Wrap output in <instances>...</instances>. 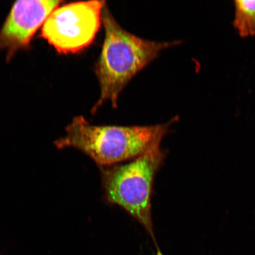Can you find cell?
<instances>
[{
  "instance_id": "1",
  "label": "cell",
  "mask_w": 255,
  "mask_h": 255,
  "mask_svg": "<svg viewBox=\"0 0 255 255\" xmlns=\"http://www.w3.org/2000/svg\"><path fill=\"white\" fill-rule=\"evenodd\" d=\"M102 23L105 38L95 66L100 97L92 108V113L108 101L116 108L121 92L128 83L157 58L162 50L180 43L156 42L129 33L117 23L106 5L102 14Z\"/></svg>"
},
{
  "instance_id": "2",
  "label": "cell",
  "mask_w": 255,
  "mask_h": 255,
  "mask_svg": "<svg viewBox=\"0 0 255 255\" xmlns=\"http://www.w3.org/2000/svg\"><path fill=\"white\" fill-rule=\"evenodd\" d=\"M147 126H97L84 117L75 118L66 134L54 143L57 148H74L89 156L100 167L133 159L156 145L161 144L172 124Z\"/></svg>"
},
{
  "instance_id": "3",
  "label": "cell",
  "mask_w": 255,
  "mask_h": 255,
  "mask_svg": "<svg viewBox=\"0 0 255 255\" xmlns=\"http://www.w3.org/2000/svg\"><path fill=\"white\" fill-rule=\"evenodd\" d=\"M161 144L123 165L101 167L105 199L122 207L141 224L152 239L155 255H163L154 234L151 196L154 178L165 158Z\"/></svg>"
},
{
  "instance_id": "4",
  "label": "cell",
  "mask_w": 255,
  "mask_h": 255,
  "mask_svg": "<svg viewBox=\"0 0 255 255\" xmlns=\"http://www.w3.org/2000/svg\"><path fill=\"white\" fill-rule=\"evenodd\" d=\"M105 6L104 1H88L57 7L44 22L41 36L59 53L79 52L94 41Z\"/></svg>"
},
{
  "instance_id": "5",
  "label": "cell",
  "mask_w": 255,
  "mask_h": 255,
  "mask_svg": "<svg viewBox=\"0 0 255 255\" xmlns=\"http://www.w3.org/2000/svg\"><path fill=\"white\" fill-rule=\"evenodd\" d=\"M60 2L53 0L16 2L0 31V51L5 50L10 59L17 51L27 46Z\"/></svg>"
},
{
  "instance_id": "6",
  "label": "cell",
  "mask_w": 255,
  "mask_h": 255,
  "mask_svg": "<svg viewBox=\"0 0 255 255\" xmlns=\"http://www.w3.org/2000/svg\"><path fill=\"white\" fill-rule=\"evenodd\" d=\"M233 24L242 37L255 36V0L235 1Z\"/></svg>"
},
{
  "instance_id": "7",
  "label": "cell",
  "mask_w": 255,
  "mask_h": 255,
  "mask_svg": "<svg viewBox=\"0 0 255 255\" xmlns=\"http://www.w3.org/2000/svg\"></svg>"
}]
</instances>
